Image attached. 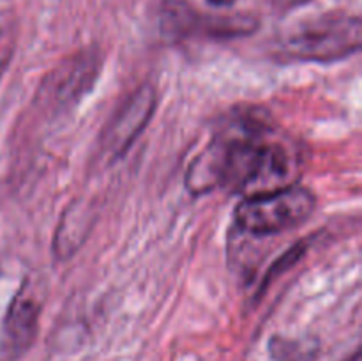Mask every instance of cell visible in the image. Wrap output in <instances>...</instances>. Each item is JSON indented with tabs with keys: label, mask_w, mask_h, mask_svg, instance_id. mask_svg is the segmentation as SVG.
Returning a JSON list of instances; mask_svg holds the SVG:
<instances>
[{
	"label": "cell",
	"mask_w": 362,
	"mask_h": 361,
	"mask_svg": "<svg viewBox=\"0 0 362 361\" xmlns=\"http://www.w3.org/2000/svg\"><path fill=\"white\" fill-rule=\"evenodd\" d=\"M303 170L300 154L288 138L253 113L232 119L191 161L186 188L194 197L226 188L244 197L283 190Z\"/></svg>",
	"instance_id": "cell-1"
},
{
	"label": "cell",
	"mask_w": 362,
	"mask_h": 361,
	"mask_svg": "<svg viewBox=\"0 0 362 361\" xmlns=\"http://www.w3.org/2000/svg\"><path fill=\"white\" fill-rule=\"evenodd\" d=\"M361 42V18L331 13L292 28L278 41L276 55L292 62L329 64L356 55Z\"/></svg>",
	"instance_id": "cell-2"
},
{
	"label": "cell",
	"mask_w": 362,
	"mask_h": 361,
	"mask_svg": "<svg viewBox=\"0 0 362 361\" xmlns=\"http://www.w3.org/2000/svg\"><path fill=\"white\" fill-rule=\"evenodd\" d=\"M317 209L311 190L292 184L283 190L244 197L235 209V222L250 236H276L303 225Z\"/></svg>",
	"instance_id": "cell-3"
},
{
	"label": "cell",
	"mask_w": 362,
	"mask_h": 361,
	"mask_svg": "<svg viewBox=\"0 0 362 361\" xmlns=\"http://www.w3.org/2000/svg\"><path fill=\"white\" fill-rule=\"evenodd\" d=\"M159 25L163 35L170 41H186L194 38L228 41L255 34L260 21L250 13L205 14L189 6L186 0H165L159 14Z\"/></svg>",
	"instance_id": "cell-4"
},
{
	"label": "cell",
	"mask_w": 362,
	"mask_h": 361,
	"mask_svg": "<svg viewBox=\"0 0 362 361\" xmlns=\"http://www.w3.org/2000/svg\"><path fill=\"white\" fill-rule=\"evenodd\" d=\"M101 71V53L94 48L81 50L64 59L37 91L39 105L52 113L71 110L87 96L95 85Z\"/></svg>",
	"instance_id": "cell-5"
},
{
	"label": "cell",
	"mask_w": 362,
	"mask_h": 361,
	"mask_svg": "<svg viewBox=\"0 0 362 361\" xmlns=\"http://www.w3.org/2000/svg\"><path fill=\"white\" fill-rule=\"evenodd\" d=\"M158 106L154 85L141 84L113 113L101 134L103 152L110 159L122 158L151 122Z\"/></svg>",
	"instance_id": "cell-6"
},
{
	"label": "cell",
	"mask_w": 362,
	"mask_h": 361,
	"mask_svg": "<svg viewBox=\"0 0 362 361\" xmlns=\"http://www.w3.org/2000/svg\"><path fill=\"white\" fill-rule=\"evenodd\" d=\"M41 292L30 280L21 283L4 317L0 361H16L34 343L41 315Z\"/></svg>",
	"instance_id": "cell-7"
},
{
	"label": "cell",
	"mask_w": 362,
	"mask_h": 361,
	"mask_svg": "<svg viewBox=\"0 0 362 361\" xmlns=\"http://www.w3.org/2000/svg\"><path fill=\"white\" fill-rule=\"evenodd\" d=\"M92 227V211L78 202L64 211L60 225L57 229L53 251L59 258H69L87 239Z\"/></svg>",
	"instance_id": "cell-8"
},
{
	"label": "cell",
	"mask_w": 362,
	"mask_h": 361,
	"mask_svg": "<svg viewBox=\"0 0 362 361\" xmlns=\"http://www.w3.org/2000/svg\"><path fill=\"white\" fill-rule=\"evenodd\" d=\"M306 250H308V244L304 243V241H300V243L293 244L288 251H285V253H283L281 257L272 264V268L269 269L265 278L262 280V285L260 289H258V296H262V294L267 290V287L274 282V278H278V276H281L283 273L288 271L290 268H293V265L303 258V255L306 253Z\"/></svg>",
	"instance_id": "cell-9"
},
{
	"label": "cell",
	"mask_w": 362,
	"mask_h": 361,
	"mask_svg": "<svg viewBox=\"0 0 362 361\" xmlns=\"http://www.w3.org/2000/svg\"><path fill=\"white\" fill-rule=\"evenodd\" d=\"M14 45H16V38H14L13 27L11 25H0V78L6 73L7 66L13 59Z\"/></svg>",
	"instance_id": "cell-10"
},
{
	"label": "cell",
	"mask_w": 362,
	"mask_h": 361,
	"mask_svg": "<svg viewBox=\"0 0 362 361\" xmlns=\"http://www.w3.org/2000/svg\"><path fill=\"white\" fill-rule=\"evenodd\" d=\"M306 2H310V0H269V4H271L276 11H283V13L293 9V7L303 6V4Z\"/></svg>",
	"instance_id": "cell-11"
},
{
	"label": "cell",
	"mask_w": 362,
	"mask_h": 361,
	"mask_svg": "<svg viewBox=\"0 0 362 361\" xmlns=\"http://www.w3.org/2000/svg\"><path fill=\"white\" fill-rule=\"evenodd\" d=\"M209 4L221 7V6H230V4H232V0H209Z\"/></svg>",
	"instance_id": "cell-12"
}]
</instances>
